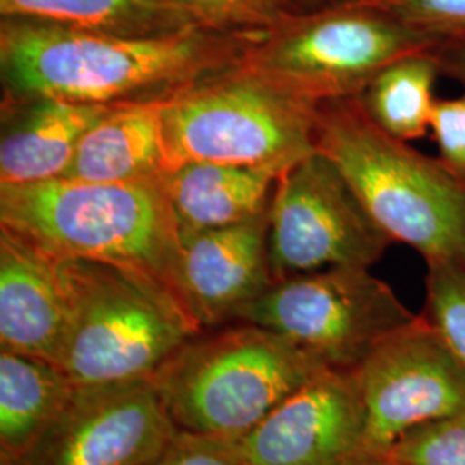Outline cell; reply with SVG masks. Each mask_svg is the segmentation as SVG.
Masks as SVG:
<instances>
[{
	"mask_svg": "<svg viewBox=\"0 0 465 465\" xmlns=\"http://www.w3.org/2000/svg\"><path fill=\"white\" fill-rule=\"evenodd\" d=\"M259 32L192 26L176 34L124 36L2 17L4 99L50 97L95 105L166 100L238 66Z\"/></svg>",
	"mask_w": 465,
	"mask_h": 465,
	"instance_id": "1",
	"label": "cell"
},
{
	"mask_svg": "<svg viewBox=\"0 0 465 465\" xmlns=\"http://www.w3.org/2000/svg\"><path fill=\"white\" fill-rule=\"evenodd\" d=\"M0 226L59 257L145 272L178 295L182 234L163 178L0 184Z\"/></svg>",
	"mask_w": 465,
	"mask_h": 465,
	"instance_id": "2",
	"label": "cell"
},
{
	"mask_svg": "<svg viewBox=\"0 0 465 465\" xmlns=\"http://www.w3.org/2000/svg\"><path fill=\"white\" fill-rule=\"evenodd\" d=\"M316 140L393 243L412 247L426 266L465 262V178L384 134L359 97L319 104Z\"/></svg>",
	"mask_w": 465,
	"mask_h": 465,
	"instance_id": "3",
	"label": "cell"
},
{
	"mask_svg": "<svg viewBox=\"0 0 465 465\" xmlns=\"http://www.w3.org/2000/svg\"><path fill=\"white\" fill-rule=\"evenodd\" d=\"M322 369L278 332L234 321L190 338L152 382L178 431L238 441Z\"/></svg>",
	"mask_w": 465,
	"mask_h": 465,
	"instance_id": "4",
	"label": "cell"
},
{
	"mask_svg": "<svg viewBox=\"0 0 465 465\" xmlns=\"http://www.w3.org/2000/svg\"><path fill=\"white\" fill-rule=\"evenodd\" d=\"M63 259L71 314L57 367L74 386L152 380L203 331L166 282L128 267Z\"/></svg>",
	"mask_w": 465,
	"mask_h": 465,
	"instance_id": "5",
	"label": "cell"
},
{
	"mask_svg": "<svg viewBox=\"0 0 465 465\" xmlns=\"http://www.w3.org/2000/svg\"><path fill=\"white\" fill-rule=\"evenodd\" d=\"M440 42L443 38L414 30L364 0H345L311 13H290L261 30L240 66L319 105L359 97L382 67Z\"/></svg>",
	"mask_w": 465,
	"mask_h": 465,
	"instance_id": "6",
	"label": "cell"
},
{
	"mask_svg": "<svg viewBox=\"0 0 465 465\" xmlns=\"http://www.w3.org/2000/svg\"><path fill=\"white\" fill-rule=\"evenodd\" d=\"M316 107L240 64L202 80L163 102L167 173L217 163L282 174L317 152Z\"/></svg>",
	"mask_w": 465,
	"mask_h": 465,
	"instance_id": "7",
	"label": "cell"
},
{
	"mask_svg": "<svg viewBox=\"0 0 465 465\" xmlns=\"http://www.w3.org/2000/svg\"><path fill=\"white\" fill-rule=\"evenodd\" d=\"M416 317L367 267H330L274 282L234 321L278 332L330 369L353 371Z\"/></svg>",
	"mask_w": 465,
	"mask_h": 465,
	"instance_id": "8",
	"label": "cell"
},
{
	"mask_svg": "<svg viewBox=\"0 0 465 465\" xmlns=\"http://www.w3.org/2000/svg\"><path fill=\"white\" fill-rule=\"evenodd\" d=\"M391 243L341 169L321 150L280 174L267 216L274 282L330 267L369 269Z\"/></svg>",
	"mask_w": 465,
	"mask_h": 465,
	"instance_id": "9",
	"label": "cell"
},
{
	"mask_svg": "<svg viewBox=\"0 0 465 465\" xmlns=\"http://www.w3.org/2000/svg\"><path fill=\"white\" fill-rule=\"evenodd\" d=\"M366 409L371 460H381L401 434L465 409V364L417 314L355 367Z\"/></svg>",
	"mask_w": 465,
	"mask_h": 465,
	"instance_id": "10",
	"label": "cell"
},
{
	"mask_svg": "<svg viewBox=\"0 0 465 465\" xmlns=\"http://www.w3.org/2000/svg\"><path fill=\"white\" fill-rule=\"evenodd\" d=\"M176 434L152 380L76 386L34 449L0 465H149Z\"/></svg>",
	"mask_w": 465,
	"mask_h": 465,
	"instance_id": "11",
	"label": "cell"
},
{
	"mask_svg": "<svg viewBox=\"0 0 465 465\" xmlns=\"http://www.w3.org/2000/svg\"><path fill=\"white\" fill-rule=\"evenodd\" d=\"M242 465H362L366 409L351 371L322 369L236 441Z\"/></svg>",
	"mask_w": 465,
	"mask_h": 465,
	"instance_id": "12",
	"label": "cell"
},
{
	"mask_svg": "<svg viewBox=\"0 0 465 465\" xmlns=\"http://www.w3.org/2000/svg\"><path fill=\"white\" fill-rule=\"evenodd\" d=\"M267 214L226 228L182 234L176 290L202 330L234 322L274 284Z\"/></svg>",
	"mask_w": 465,
	"mask_h": 465,
	"instance_id": "13",
	"label": "cell"
},
{
	"mask_svg": "<svg viewBox=\"0 0 465 465\" xmlns=\"http://www.w3.org/2000/svg\"><path fill=\"white\" fill-rule=\"evenodd\" d=\"M69 314L64 259L0 226V350L57 366Z\"/></svg>",
	"mask_w": 465,
	"mask_h": 465,
	"instance_id": "14",
	"label": "cell"
},
{
	"mask_svg": "<svg viewBox=\"0 0 465 465\" xmlns=\"http://www.w3.org/2000/svg\"><path fill=\"white\" fill-rule=\"evenodd\" d=\"M114 107L50 97L2 100L0 184L64 178L84 134Z\"/></svg>",
	"mask_w": 465,
	"mask_h": 465,
	"instance_id": "15",
	"label": "cell"
},
{
	"mask_svg": "<svg viewBox=\"0 0 465 465\" xmlns=\"http://www.w3.org/2000/svg\"><path fill=\"white\" fill-rule=\"evenodd\" d=\"M163 102L117 105L84 134L64 178L124 183L167 173Z\"/></svg>",
	"mask_w": 465,
	"mask_h": 465,
	"instance_id": "16",
	"label": "cell"
},
{
	"mask_svg": "<svg viewBox=\"0 0 465 465\" xmlns=\"http://www.w3.org/2000/svg\"><path fill=\"white\" fill-rule=\"evenodd\" d=\"M280 174L262 167L190 163L163 176L180 234L226 228L269 213Z\"/></svg>",
	"mask_w": 465,
	"mask_h": 465,
	"instance_id": "17",
	"label": "cell"
},
{
	"mask_svg": "<svg viewBox=\"0 0 465 465\" xmlns=\"http://www.w3.org/2000/svg\"><path fill=\"white\" fill-rule=\"evenodd\" d=\"M74 390L47 361L0 350V464L16 462L34 449Z\"/></svg>",
	"mask_w": 465,
	"mask_h": 465,
	"instance_id": "18",
	"label": "cell"
},
{
	"mask_svg": "<svg viewBox=\"0 0 465 465\" xmlns=\"http://www.w3.org/2000/svg\"><path fill=\"white\" fill-rule=\"evenodd\" d=\"M0 15L124 36L176 34L199 26L164 0H0Z\"/></svg>",
	"mask_w": 465,
	"mask_h": 465,
	"instance_id": "19",
	"label": "cell"
},
{
	"mask_svg": "<svg viewBox=\"0 0 465 465\" xmlns=\"http://www.w3.org/2000/svg\"><path fill=\"white\" fill-rule=\"evenodd\" d=\"M441 76L432 50L403 55L382 67L359 95L371 121L384 134L412 142L431 132L434 84Z\"/></svg>",
	"mask_w": 465,
	"mask_h": 465,
	"instance_id": "20",
	"label": "cell"
},
{
	"mask_svg": "<svg viewBox=\"0 0 465 465\" xmlns=\"http://www.w3.org/2000/svg\"><path fill=\"white\" fill-rule=\"evenodd\" d=\"M381 460L388 465H465V409L401 434Z\"/></svg>",
	"mask_w": 465,
	"mask_h": 465,
	"instance_id": "21",
	"label": "cell"
},
{
	"mask_svg": "<svg viewBox=\"0 0 465 465\" xmlns=\"http://www.w3.org/2000/svg\"><path fill=\"white\" fill-rule=\"evenodd\" d=\"M171 7L183 13L195 25L228 30L259 32L278 23L282 17L295 13L305 0H164Z\"/></svg>",
	"mask_w": 465,
	"mask_h": 465,
	"instance_id": "22",
	"label": "cell"
},
{
	"mask_svg": "<svg viewBox=\"0 0 465 465\" xmlns=\"http://www.w3.org/2000/svg\"><path fill=\"white\" fill-rule=\"evenodd\" d=\"M465 364V262L430 264L420 312Z\"/></svg>",
	"mask_w": 465,
	"mask_h": 465,
	"instance_id": "23",
	"label": "cell"
},
{
	"mask_svg": "<svg viewBox=\"0 0 465 465\" xmlns=\"http://www.w3.org/2000/svg\"><path fill=\"white\" fill-rule=\"evenodd\" d=\"M400 23L438 38L465 34V0H364Z\"/></svg>",
	"mask_w": 465,
	"mask_h": 465,
	"instance_id": "24",
	"label": "cell"
},
{
	"mask_svg": "<svg viewBox=\"0 0 465 465\" xmlns=\"http://www.w3.org/2000/svg\"><path fill=\"white\" fill-rule=\"evenodd\" d=\"M432 140L438 157L465 178V94L455 99H438L431 117Z\"/></svg>",
	"mask_w": 465,
	"mask_h": 465,
	"instance_id": "25",
	"label": "cell"
},
{
	"mask_svg": "<svg viewBox=\"0 0 465 465\" xmlns=\"http://www.w3.org/2000/svg\"><path fill=\"white\" fill-rule=\"evenodd\" d=\"M149 465H242L236 441L178 431Z\"/></svg>",
	"mask_w": 465,
	"mask_h": 465,
	"instance_id": "26",
	"label": "cell"
},
{
	"mask_svg": "<svg viewBox=\"0 0 465 465\" xmlns=\"http://www.w3.org/2000/svg\"><path fill=\"white\" fill-rule=\"evenodd\" d=\"M432 55L438 63L441 76L465 88V34L445 38L432 49Z\"/></svg>",
	"mask_w": 465,
	"mask_h": 465,
	"instance_id": "27",
	"label": "cell"
},
{
	"mask_svg": "<svg viewBox=\"0 0 465 465\" xmlns=\"http://www.w3.org/2000/svg\"><path fill=\"white\" fill-rule=\"evenodd\" d=\"M362 465H388V464H384V462H382V460H371V462H366V464H362Z\"/></svg>",
	"mask_w": 465,
	"mask_h": 465,
	"instance_id": "28",
	"label": "cell"
},
{
	"mask_svg": "<svg viewBox=\"0 0 465 465\" xmlns=\"http://www.w3.org/2000/svg\"><path fill=\"white\" fill-rule=\"evenodd\" d=\"M305 2H309V0H305Z\"/></svg>",
	"mask_w": 465,
	"mask_h": 465,
	"instance_id": "29",
	"label": "cell"
}]
</instances>
